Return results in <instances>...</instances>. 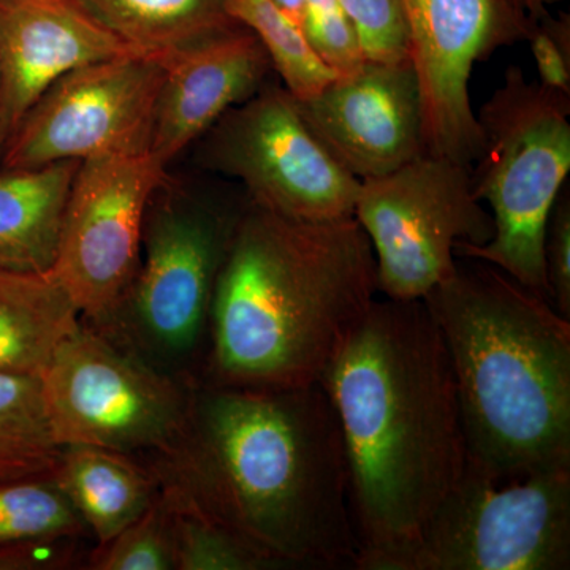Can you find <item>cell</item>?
I'll return each mask as SVG.
<instances>
[{"label": "cell", "instance_id": "cell-1", "mask_svg": "<svg viewBox=\"0 0 570 570\" xmlns=\"http://www.w3.org/2000/svg\"><path fill=\"white\" fill-rule=\"evenodd\" d=\"M321 384L346 450L356 570H411L468 468L455 377L425 302L377 296Z\"/></svg>", "mask_w": 570, "mask_h": 570}, {"label": "cell", "instance_id": "cell-2", "mask_svg": "<svg viewBox=\"0 0 570 570\" xmlns=\"http://www.w3.org/2000/svg\"><path fill=\"white\" fill-rule=\"evenodd\" d=\"M165 453L171 489L284 569L356 570L346 450L322 384H206Z\"/></svg>", "mask_w": 570, "mask_h": 570}, {"label": "cell", "instance_id": "cell-3", "mask_svg": "<svg viewBox=\"0 0 570 570\" xmlns=\"http://www.w3.org/2000/svg\"><path fill=\"white\" fill-rule=\"evenodd\" d=\"M377 296L373 246L355 217L303 223L249 202L214 284L208 384H321Z\"/></svg>", "mask_w": 570, "mask_h": 570}, {"label": "cell", "instance_id": "cell-4", "mask_svg": "<svg viewBox=\"0 0 570 570\" xmlns=\"http://www.w3.org/2000/svg\"><path fill=\"white\" fill-rule=\"evenodd\" d=\"M423 298L448 351L468 469L493 480L570 469V321L468 258Z\"/></svg>", "mask_w": 570, "mask_h": 570}, {"label": "cell", "instance_id": "cell-5", "mask_svg": "<svg viewBox=\"0 0 570 570\" xmlns=\"http://www.w3.org/2000/svg\"><path fill=\"white\" fill-rule=\"evenodd\" d=\"M569 118L570 94L509 67L504 85L480 108L483 148L471 167L475 197L491 208L493 236L482 246L455 247L456 257L497 266L549 302L543 242L570 171Z\"/></svg>", "mask_w": 570, "mask_h": 570}, {"label": "cell", "instance_id": "cell-6", "mask_svg": "<svg viewBox=\"0 0 570 570\" xmlns=\"http://www.w3.org/2000/svg\"><path fill=\"white\" fill-rule=\"evenodd\" d=\"M354 217L373 246L379 296L396 302L425 298L455 275L456 246L485 245L494 232L471 168L431 154L362 181Z\"/></svg>", "mask_w": 570, "mask_h": 570}, {"label": "cell", "instance_id": "cell-7", "mask_svg": "<svg viewBox=\"0 0 570 570\" xmlns=\"http://www.w3.org/2000/svg\"><path fill=\"white\" fill-rule=\"evenodd\" d=\"M39 379L61 448L167 452L181 438L193 403L174 379L81 325Z\"/></svg>", "mask_w": 570, "mask_h": 570}, {"label": "cell", "instance_id": "cell-8", "mask_svg": "<svg viewBox=\"0 0 570 570\" xmlns=\"http://www.w3.org/2000/svg\"><path fill=\"white\" fill-rule=\"evenodd\" d=\"M570 469L493 480L466 468L430 517L411 570H569Z\"/></svg>", "mask_w": 570, "mask_h": 570}, {"label": "cell", "instance_id": "cell-9", "mask_svg": "<svg viewBox=\"0 0 570 570\" xmlns=\"http://www.w3.org/2000/svg\"><path fill=\"white\" fill-rule=\"evenodd\" d=\"M212 129L209 165L238 179L250 204L303 223L354 217L362 181L326 151L283 86H262Z\"/></svg>", "mask_w": 570, "mask_h": 570}, {"label": "cell", "instance_id": "cell-10", "mask_svg": "<svg viewBox=\"0 0 570 570\" xmlns=\"http://www.w3.org/2000/svg\"><path fill=\"white\" fill-rule=\"evenodd\" d=\"M164 174L151 153L80 163L50 273L89 321H111L126 302L140 265L146 209Z\"/></svg>", "mask_w": 570, "mask_h": 570}, {"label": "cell", "instance_id": "cell-11", "mask_svg": "<svg viewBox=\"0 0 570 570\" xmlns=\"http://www.w3.org/2000/svg\"><path fill=\"white\" fill-rule=\"evenodd\" d=\"M165 66L148 56L88 63L55 82L3 145V168L151 149Z\"/></svg>", "mask_w": 570, "mask_h": 570}, {"label": "cell", "instance_id": "cell-12", "mask_svg": "<svg viewBox=\"0 0 570 570\" xmlns=\"http://www.w3.org/2000/svg\"><path fill=\"white\" fill-rule=\"evenodd\" d=\"M417 77L426 154L471 168L483 148L469 97L472 69L530 29L502 0H400Z\"/></svg>", "mask_w": 570, "mask_h": 570}, {"label": "cell", "instance_id": "cell-13", "mask_svg": "<svg viewBox=\"0 0 570 570\" xmlns=\"http://www.w3.org/2000/svg\"><path fill=\"white\" fill-rule=\"evenodd\" d=\"M239 213L164 209L145 220V261L126 302H132L138 340L154 354L176 360L197 348L208 330L214 284Z\"/></svg>", "mask_w": 570, "mask_h": 570}, {"label": "cell", "instance_id": "cell-14", "mask_svg": "<svg viewBox=\"0 0 570 570\" xmlns=\"http://www.w3.org/2000/svg\"><path fill=\"white\" fill-rule=\"evenodd\" d=\"M326 151L358 181L381 178L426 154L422 100L411 61H365L298 100Z\"/></svg>", "mask_w": 570, "mask_h": 570}, {"label": "cell", "instance_id": "cell-15", "mask_svg": "<svg viewBox=\"0 0 570 570\" xmlns=\"http://www.w3.org/2000/svg\"><path fill=\"white\" fill-rule=\"evenodd\" d=\"M129 52L70 0H0V148L56 81Z\"/></svg>", "mask_w": 570, "mask_h": 570}, {"label": "cell", "instance_id": "cell-16", "mask_svg": "<svg viewBox=\"0 0 570 570\" xmlns=\"http://www.w3.org/2000/svg\"><path fill=\"white\" fill-rule=\"evenodd\" d=\"M164 66L149 153L167 167L225 112L265 85L272 61L257 37L238 26L179 52Z\"/></svg>", "mask_w": 570, "mask_h": 570}, {"label": "cell", "instance_id": "cell-17", "mask_svg": "<svg viewBox=\"0 0 570 570\" xmlns=\"http://www.w3.org/2000/svg\"><path fill=\"white\" fill-rule=\"evenodd\" d=\"M80 163L0 171V268L50 273Z\"/></svg>", "mask_w": 570, "mask_h": 570}, {"label": "cell", "instance_id": "cell-18", "mask_svg": "<svg viewBox=\"0 0 570 570\" xmlns=\"http://www.w3.org/2000/svg\"><path fill=\"white\" fill-rule=\"evenodd\" d=\"M80 316L51 273L0 268V373L40 377Z\"/></svg>", "mask_w": 570, "mask_h": 570}, {"label": "cell", "instance_id": "cell-19", "mask_svg": "<svg viewBox=\"0 0 570 570\" xmlns=\"http://www.w3.org/2000/svg\"><path fill=\"white\" fill-rule=\"evenodd\" d=\"M48 475L99 546L110 542L156 499L151 475L115 450L67 445Z\"/></svg>", "mask_w": 570, "mask_h": 570}, {"label": "cell", "instance_id": "cell-20", "mask_svg": "<svg viewBox=\"0 0 570 570\" xmlns=\"http://www.w3.org/2000/svg\"><path fill=\"white\" fill-rule=\"evenodd\" d=\"M137 55L163 63L238 28L225 0H70Z\"/></svg>", "mask_w": 570, "mask_h": 570}, {"label": "cell", "instance_id": "cell-21", "mask_svg": "<svg viewBox=\"0 0 570 570\" xmlns=\"http://www.w3.org/2000/svg\"><path fill=\"white\" fill-rule=\"evenodd\" d=\"M61 449L40 379L0 373V482L50 474Z\"/></svg>", "mask_w": 570, "mask_h": 570}, {"label": "cell", "instance_id": "cell-22", "mask_svg": "<svg viewBox=\"0 0 570 570\" xmlns=\"http://www.w3.org/2000/svg\"><path fill=\"white\" fill-rule=\"evenodd\" d=\"M225 9L239 26L257 37L284 88L296 100H307L335 80L333 73L296 24L272 0H225Z\"/></svg>", "mask_w": 570, "mask_h": 570}, {"label": "cell", "instance_id": "cell-23", "mask_svg": "<svg viewBox=\"0 0 570 570\" xmlns=\"http://www.w3.org/2000/svg\"><path fill=\"white\" fill-rule=\"evenodd\" d=\"M171 515L175 569L265 570L284 569L264 551L235 532L206 519L171 487L164 493Z\"/></svg>", "mask_w": 570, "mask_h": 570}, {"label": "cell", "instance_id": "cell-24", "mask_svg": "<svg viewBox=\"0 0 570 570\" xmlns=\"http://www.w3.org/2000/svg\"><path fill=\"white\" fill-rule=\"evenodd\" d=\"M85 528L50 475L0 482V546L55 543L81 534Z\"/></svg>", "mask_w": 570, "mask_h": 570}, {"label": "cell", "instance_id": "cell-25", "mask_svg": "<svg viewBox=\"0 0 570 570\" xmlns=\"http://www.w3.org/2000/svg\"><path fill=\"white\" fill-rule=\"evenodd\" d=\"M91 569L174 570V534L167 499H154L137 520L100 546Z\"/></svg>", "mask_w": 570, "mask_h": 570}, {"label": "cell", "instance_id": "cell-26", "mask_svg": "<svg viewBox=\"0 0 570 570\" xmlns=\"http://www.w3.org/2000/svg\"><path fill=\"white\" fill-rule=\"evenodd\" d=\"M302 29L321 61L336 77L354 73L365 63L354 24L340 0H306Z\"/></svg>", "mask_w": 570, "mask_h": 570}, {"label": "cell", "instance_id": "cell-27", "mask_svg": "<svg viewBox=\"0 0 570 570\" xmlns=\"http://www.w3.org/2000/svg\"><path fill=\"white\" fill-rule=\"evenodd\" d=\"M354 24L366 61L406 62V22L400 0H340Z\"/></svg>", "mask_w": 570, "mask_h": 570}, {"label": "cell", "instance_id": "cell-28", "mask_svg": "<svg viewBox=\"0 0 570 570\" xmlns=\"http://www.w3.org/2000/svg\"><path fill=\"white\" fill-rule=\"evenodd\" d=\"M550 302L570 321V194L562 189L551 209L543 242Z\"/></svg>", "mask_w": 570, "mask_h": 570}, {"label": "cell", "instance_id": "cell-29", "mask_svg": "<svg viewBox=\"0 0 570 570\" xmlns=\"http://www.w3.org/2000/svg\"><path fill=\"white\" fill-rule=\"evenodd\" d=\"M532 58L538 67L539 85L553 91L570 94V26L569 18L539 22L528 37Z\"/></svg>", "mask_w": 570, "mask_h": 570}, {"label": "cell", "instance_id": "cell-30", "mask_svg": "<svg viewBox=\"0 0 570 570\" xmlns=\"http://www.w3.org/2000/svg\"><path fill=\"white\" fill-rule=\"evenodd\" d=\"M55 564L51 543H6L0 546V570H40Z\"/></svg>", "mask_w": 570, "mask_h": 570}, {"label": "cell", "instance_id": "cell-31", "mask_svg": "<svg viewBox=\"0 0 570 570\" xmlns=\"http://www.w3.org/2000/svg\"><path fill=\"white\" fill-rule=\"evenodd\" d=\"M510 13L523 22L530 31L538 28L539 22L550 17V9L562 0H502Z\"/></svg>", "mask_w": 570, "mask_h": 570}, {"label": "cell", "instance_id": "cell-32", "mask_svg": "<svg viewBox=\"0 0 570 570\" xmlns=\"http://www.w3.org/2000/svg\"><path fill=\"white\" fill-rule=\"evenodd\" d=\"M277 9L283 10L296 24L302 26L303 13H305L306 0H272Z\"/></svg>", "mask_w": 570, "mask_h": 570}]
</instances>
